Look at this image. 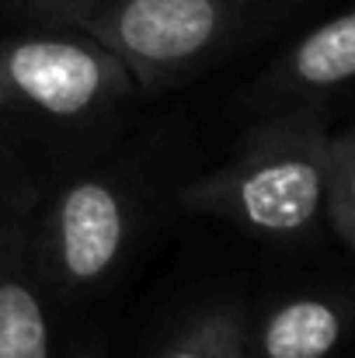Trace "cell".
I'll list each match as a JSON object with an SVG mask.
<instances>
[{
    "label": "cell",
    "mask_w": 355,
    "mask_h": 358,
    "mask_svg": "<svg viewBox=\"0 0 355 358\" xmlns=\"http://www.w3.org/2000/svg\"><path fill=\"white\" fill-rule=\"evenodd\" d=\"M199 171L192 125L178 115L129 125L102 153L39 171L35 254L56 313L98 299L167 220Z\"/></svg>",
    "instance_id": "obj_1"
},
{
    "label": "cell",
    "mask_w": 355,
    "mask_h": 358,
    "mask_svg": "<svg viewBox=\"0 0 355 358\" xmlns=\"http://www.w3.org/2000/svg\"><path fill=\"white\" fill-rule=\"evenodd\" d=\"M139 84L77 24H21L0 35V136L46 167L102 153L136 122Z\"/></svg>",
    "instance_id": "obj_2"
},
{
    "label": "cell",
    "mask_w": 355,
    "mask_h": 358,
    "mask_svg": "<svg viewBox=\"0 0 355 358\" xmlns=\"http://www.w3.org/2000/svg\"><path fill=\"white\" fill-rule=\"evenodd\" d=\"M331 119L300 112L251 119L230 157L213 171H195L174 192V216L223 220L240 234L307 247L324 237L321 174Z\"/></svg>",
    "instance_id": "obj_3"
},
{
    "label": "cell",
    "mask_w": 355,
    "mask_h": 358,
    "mask_svg": "<svg viewBox=\"0 0 355 358\" xmlns=\"http://www.w3.org/2000/svg\"><path fill=\"white\" fill-rule=\"evenodd\" d=\"M328 0H105L74 24L129 66L143 98L202 80Z\"/></svg>",
    "instance_id": "obj_4"
},
{
    "label": "cell",
    "mask_w": 355,
    "mask_h": 358,
    "mask_svg": "<svg viewBox=\"0 0 355 358\" xmlns=\"http://www.w3.org/2000/svg\"><path fill=\"white\" fill-rule=\"evenodd\" d=\"M35 160L0 136V358H60V313L35 254Z\"/></svg>",
    "instance_id": "obj_5"
},
{
    "label": "cell",
    "mask_w": 355,
    "mask_h": 358,
    "mask_svg": "<svg viewBox=\"0 0 355 358\" xmlns=\"http://www.w3.org/2000/svg\"><path fill=\"white\" fill-rule=\"evenodd\" d=\"M355 77V10L345 3L293 38L251 84L234 94L244 119L272 115H335L349 101Z\"/></svg>",
    "instance_id": "obj_6"
},
{
    "label": "cell",
    "mask_w": 355,
    "mask_h": 358,
    "mask_svg": "<svg viewBox=\"0 0 355 358\" xmlns=\"http://www.w3.org/2000/svg\"><path fill=\"white\" fill-rule=\"evenodd\" d=\"M352 320L345 285H307L265 299L244 324V358H335Z\"/></svg>",
    "instance_id": "obj_7"
},
{
    "label": "cell",
    "mask_w": 355,
    "mask_h": 358,
    "mask_svg": "<svg viewBox=\"0 0 355 358\" xmlns=\"http://www.w3.org/2000/svg\"><path fill=\"white\" fill-rule=\"evenodd\" d=\"M244 324L237 299H206L185 310L146 358H244Z\"/></svg>",
    "instance_id": "obj_8"
},
{
    "label": "cell",
    "mask_w": 355,
    "mask_h": 358,
    "mask_svg": "<svg viewBox=\"0 0 355 358\" xmlns=\"http://www.w3.org/2000/svg\"><path fill=\"white\" fill-rule=\"evenodd\" d=\"M321 227L324 237L345 254L355 250V129L338 125L328 132L321 174Z\"/></svg>",
    "instance_id": "obj_9"
},
{
    "label": "cell",
    "mask_w": 355,
    "mask_h": 358,
    "mask_svg": "<svg viewBox=\"0 0 355 358\" xmlns=\"http://www.w3.org/2000/svg\"><path fill=\"white\" fill-rule=\"evenodd\" d=\"M105 0H0V17L14 24H74Z\"/></svg>",
    "instance_id": "obj_10"
},
{
    "label": "cell",
    "mask_w": 355,
    "mask_h": 358,
    "mask_svg": "<svg viewBox=\"0 0 355 358\" xmlns=\"http://www.w3.org/2000/svg\"><path fill=\"white\" fill-rule=\"evenodd\" d=\"M60 358H109V355H105L102 338L88 334V338H74L70 345H60Z\"/></svg>",
    "instance_id": "obj_11"
}]
</instances>
